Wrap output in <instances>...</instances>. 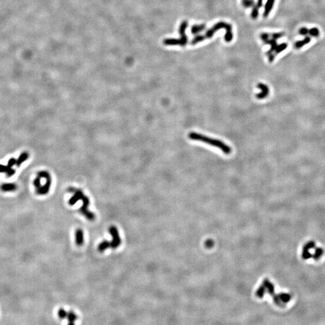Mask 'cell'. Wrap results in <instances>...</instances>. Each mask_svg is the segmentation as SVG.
I'll return each instance as SVG.
<instances>
[{
    "label": "cell",
    "mask_w": 325,
    "mask_h": 325,
    "mask_svg": "<svg viewBox=\"0 0 325 325\" xmlns=\"http://www.w3.org/2000/svg\"><path fill=\"white\" fill-rule=\"evenodd\" d=\"M315 248V243L314 241H309L307 242L303 246V250H310Z\"/></svg>",
    "instance_id": "44dd1931"
},
{
    "label": "cell",
    "mask_w": 325,
    "mask_h": 325,
    "mask_svg": "<svg viewBox=\"0 0 325 325\" xmlns=\"http://www.w3.org/2000/svg\"><path fill=\"white\" fill-rule=\"evenodd\" d=\"M284 36V33H282V32H280V33H274L272 35V39H274L275 40H277L282 37H283Z\"/></svg>",
    "instance_id": "83f0119b"
},
{
    "label": "cell",
    "mask_w": 325,
    "mask_h": 325,
    "mask_svg": "<svg viewBox=\"0 0 325 325\" xmlns=\"http://www.w3.org/2000/svg\"><path fill=\"white\" fill-rule=\"evenodd\" d=\"M257 87L261 91L259 94H256L255 95L256 98L258 99H264L269 95V88L266 84L263 83H259L257 85Z\"/></svg>",
    "instance_id": "8992f818"
},
{
    "label": "cell",
    "mask_w": 325,
    "mask_h": 325,
    "mask_svg": "<svg viewBox=\"0 0 325 325\" xmlns=\"http://www.w3.org/2000/svg\"><path fill=\"white\" fill-rule=\"evenodd\" d=\"M17 189V186L14 183H6L1 186V189L4 192H13Z\"/></svg>",
    "instance_id": "4fadbf2b"
},
{
    "label": "cell",
    "mask_w": 325,
    "mask_h": 325,
    "mask_svg": "<svg viewBox=\"0 0 325 325\" xmlns=\"http://www.w3.org/2000/svg\"><path fill=\"white\" fill-rule=\"evenodd\" d=\"M312 255L310 252L308 250H303L302 253V257L304 259H309L312 258Z\"/></svg>",
    "instance_id": "484cf974"
},
{
    "label": "cell",
    "mask_w": 325,
    "mask_h": 325,
    "mask_svg": "<svg viewBox=\"0 0 325 325\" xmlns=\"http://www.w3.org/2000/svg\"><path fill=\"white\" fill-rule=\"evenodd\" d=\"M0 173H6L7 176L10 177L15 173V170L8 165L4 166L0 164Z\"/></svg>",
    "instance_id": "30bf717a"
},
{
    "label": "cell",
    "mask_w": 325,
    "mask_h": 325,
    "mask_svg": "<svg viewBox=\"0 0 325 325\" xmlns=\"http://www.w3.org/2000/svg\"><path fill=\"white\" fill-rule=\"evenodd\" d=\"M75 243L78 246H81L84 243V233L82 229H77L75 232Z\"/></svg>",
    "instance_id": "ba28073f"
},
{
    "label": "cell",
    "mask_w": 325,
    "mask_h": 325,
    "mask_svg": "<svg viewBox=\"0 0 325 325\" xmlns=\"http://www.w3.org/2000/svg\"><path fill=\"white\" fill-rule=\"evenodd\" d=\"M299 33L301 35L305 36V35H307V34L309 33V29L308 28H305V27H302L299 29Z\"/></svg>",
    "instance_id": "4316f807"
},
{
    "label": "cell",
    "mask_w": 325,
    "mask_h": 325,
    "mask_svg": "<svg viewBox=\"0 0 325 325\" xmlns=\"http://www.w3.org/2000/svg\"><path fill=\"white\" fill-rule=\"evenodd\" d=\"M263 0H258L257 3L254 5L251 13V18L253 19H256L259 15V10L262 6Z\"/></svg>",
    "instance_id": "52a82bcc"
},
{
    "label": "cell",
    "mask_w": 325,
    "mask_h": 325,
    "mask_svg": "<svg viewBox=\"0 0 325 325\" xmlns=\"http://www.w3.org/2000/svg\"><path fill=\"white\" fill-rule=\"evenodd\" d=\"M111 247V243L110 242L107 241V240H104V241H102V242H101L98 246V250L102 252H104L105 251L106 249H107L108 248Z\"/></svg>",
    "instance_id": "2e32d148"
},
{
    "label": "cell",
    "mask_w": 325,
    "mask_h": 325,
    "mask_svg": "<svg viewBox=\"0 0 325 325\" xmlns=\"http://www.w3.org/2000/svg\"><path fill=\"white\" fill-rule=\"evenodd\" d=\"M323 254H324L323 249L322 248H320V247H317V248H315L314 253L312 255V258L314 260L318 261L322 256Z\"/></svg>",
    "instance_id": "5bb4252c"
},
{
    "label": "cell",
    "mask_w": 325,
    "mask_h": 325,
    "mask_svg": "<svg viewBox=\"0 0 325 325\" xmlns=\"http://www.w3.org/2000/svg\"><path fill=\"white\" fill-rule=\"evenodd\" d=\"M264 286L267 288L268 291L271 295H274L275 294V287L274 285L268 279H265L264 281Z\"/></svg>",
    "instance_id": "9a60e30c"
},
{
    "label": "cell",
    "mask_w": 325,
    "mask_h": 325,
    "mask_svg": "<svg viewBox=\"0 0 325 325\" xmlns=\"http://www.w3.org/2000/svg\"><path fill=\"white\" fill-rule=\"evenodd\" d=\"M67 315H68V312L63 308H60L58 310V316L59 318L61 319H63L67 317Z\"/></svg>",
    "instance_id": "d4e9b609"
},
{
    "label": "cell",
    "mask_w": 325,
    "mask_h": 325,
    "mask_svg": "<svg viewBox=\"0 0 325 325\" xmlns=\"http://www.w3.org/2000/svg\"><path fill=\"white\" fill-rule=\"evenodd\" d=\"M220 29H225L226 33L225 35V41L226 42H230L233 39L232 25L225 22L220 21L214 24L210 29L206 31L204 35L195 36L191 41V44L192 45H195L199 42L203 41L204 40L212 38L214 33H216L217 31L219 30Z\"/></svg>",
    "instance_id": "6da1fadb"
},
{
    "label": "cell",
    "mask_w": 325,
    "mask_h": 325,
    "mask_svg": "<svg viewBox=\"0 0 325 325\" xmlns=\"http://www.w3.org/2000/svg\"><path fill=\"white\" fill-rule=\"evenodd\" d=\"M81 200L83 201V205L79 209V212L84 216L87 220L90 221H93L95 219V215L92 212L88 210V206H89L90 204V200L88 198L87 196H86L85 195L83 196V197L81 199Z\"/></svg>",
    "instance_id": "277c9868"
},
{
    "label": "cell",
    "mask_w": 325,
    "mask_h": 325,
    "mask_svg": "<svg viewBox=\"0 0 325 325\" xmlns=\"http://www.w3.org/2000/svg\"><path fill=\"white\" fill-rule=\"evenodd\" d=\"M273 301H274L275 303L276 304V305H278V307H285V304L283 303L281 301V300L280 299L278 295H274V296H273Z\"/></svg>",
    "instance_id": "7402d4cb"
},
{
    "label": "cell",
    "mask_w": 325,
    "mask_h": 325,
    "mask_svg": "<svg viewBox=\"0 0 325 325\" xmlns=\"http://www.w3.org/2000/svg\"><path fill=\"white\" fill-rule=\"evenodd\" d=\"M67 318L68 319V321H69V324H74L75 321L77 320V314L74 312L73 311H69L68 313V315H67Z\"/></svg>",
    "instance_id": "d6986e66"
},
{
    "label": "cell",
    "mask_w": 325,
    "mask_h": 325,
    "mask_svg": "<svg viewBox=\"0 0 325 325\" xmlns=\"http://www.w3.org/2000/svg\"><path fill=\"white\" fill-rule=\"evenodd\" d=\"M278 296H279L280 299L281 300V301L284 304L288 303L291 301V296L288 293H281L278 294Z\"/></svg>",
    "instance_id": "ac0fdd59"
},
{
    "label": "cell",
    "mask_w": 325,
    "mask_h": 325,
    "mask_svg": "<svg viewBox=\"0 0 325 325\" xmlns=\"http://www.w3.org/2000/svg\"><path fill=\"white\" fill-rule=\"evenodd\" d=\"M242 4L246 8H249L253 7L254 4V0H242Z\"/></svg>",
    "instance_id": "603a6c76"
},
{
    "label": "cell",
    "mask_w": 325,
    "mask_h": 325,
    "mask_svg": "<svg viewBox=\"0 0 325 325\" xmlns=\"http://www.w3.org/2000/svg\"><path fill=\"white\" fill-rule=\"evenodd\" d=\"M260 38H261V39L264 42L265 41H266L267 39H269V35L267 33H262L260 35Z\"/></svg>",
    "instance_id": "f546056e"
},
{
    "label": "cell",
    "mask_w": 325,
    "mask_h": 325,
    "mask_svg": "<svg viewBox=\"0 0 325 325\" xmlns=\"http://www.w3.org/2000/svg\"><path fill=\"white\" fill-rule=\"evenodd\" d=\"M16 160L15 158H12L9 160L7 165L9 166L12 167L15 164H16Z\"/></svg>",
    "instance_id": "4dcf8cb0"
},
{
    "label": "cell",
    "mask_w": 325,
    "mask_h": 325,
    "mask_svg": "<svg viewBox=\"0 0 325 325\" xmlns=\"http://www.w3.org/2000/svg\"><path fill=\"white\" fill-rule=\"evenodd\" d=\"M311 38L310 36H307L303 40L299 41H298V42H296V43H295L294 47L296 48V49H300V48H302L305 45L308 44L311 42Z\"/></svg>",
    "instance_id": "7c38bea8"
},
{
    "label": "cell",
    "mask_w": 325,
    "mask_h": 325,
    "mask_svg": "<svg viewBox=\"0 0 325 325\" xmlns=\"http://www.w3.org/2000/svg\"><path fill=\"white\" fill-rule=\"evenodd\" d=\"M108 231L112 236V241L110 242L111 247L113 249H116L121 245V239L119 236V231L114 226H111L109 228Z\"/></svg>",
    "instance_id": "5b68a950"
},
{
    "label": "cell",
    "mask_w": 325,
    "mask_h": 325,
    "mask_svg": "<svg viewBox=\"0 0 325 325\" xmlns=\"http://www.w3.org/2000/svg\"><path fill=\"white\" fill-rule=\"evenodd\" d=\"M275 0H268L266 3L265 5L264 11L263 13V16L264 18H267L269 15L270 14L272 9H273V7L274 6Z\"/></svg>",
    "instance_id": "9c48e42d"
},
{
    "label": "cell",
    "mask_w": 325,
    "mask_h": 325,
    "mask_svg": "<svg viewBox=\"0 0 325 325\" xmlns=\"http://www.w3.org/2000/svg\"><path fill=\"white\" fill-rule=\"evenodd\" d=\"M206 28V25L203 24H198V25H193L192 27L191 28V32L193 35H197L200 32H202Z\"/></svg>",
    "instance_id": "8fae6325"
},
{
    "label": "cell",
    "mask_w": 325,
    "mask_h": 325,
    "mask_svg": "<svg viewBox=\"0 0 325 325\" xmlns=\"http://www.w3.org/2000/svg\"><path fill=\"white\" fill-rule=\"evenodd\" d=\"M309 34L312 37H318L319 36V30L317 28H312L309 29Z\"/></svg>",
    "instance_id": "cb8c5ba5"
},
{
    "label": "cell",
    "mask_w": 325,
    "mask_h": 325,
    "mask_svg": "<svg viewBox=\"0 0 325 325\" xmlns=\"http://www.w3.org/2000/svg\"><path fill=\"white\" fill-rule=\"evenodd\" d=\"M188 137L190 140L200 141L204 143L216 147L217 148L220 149L222 153L226 155H229L232 152L231 147L220 140L212 138L195 132L189 133L188 134Z\"/></svg>",
    "instance_id": "7a4b0ae2"
},
{
    "label": "cell",
    "mask_w": 325,
    "mask_h": 325,
    "mask_svg": "<svg viewBox=\"0 0 325 325\" xmlns=\"http://www.w3.org/2000/svg\"><path fill=\"white\" fill-rule=\"evenodd\" d=\"M264 293H265V287L264 286H261L259 288V290L258 291V296L259 297H260V298H262V297H263V295H264Z\"/></svg>",
    "instance_id": "f1b7e54d"
},
{
    "label": "cell",
    "mask_w": 325,
    "mask_h": 325,
    "mask_svg": "<svg viewBox=\"0 0 325 325\" xmlns=\"http://www.w3.org/2000/svg\"><path fill=\"white\" fill-rule=\"evenodd\" d=\"M187 27H188L187 21H183L181 23L180 28H179V33L180 35V38L179 39H175V38L165 39L163 41V43L165 45H168V46L180 45L181 46H185L188 42V38L186 35V29Z\"/></svg>",
    "instance_id": "3957f363"
},
{
    "label": "cell",
    "mask_w": 325,
    "mask_h": 325,
    "mask_svg": "<svg viewBox=\"0 0 325 325\" xmlns=\"http://www.w3.org/2000/svg\"><path fill=\"white\" fill-rule=\"evenodd\" d=\"M28 157H29V155L27 153H23L22 154H21L19 156V157L18 158V160H16V165L19 167L20 166V165L23 163L25 160H27L28 158Z\"/></svg>",
    "instance_id": "e0dca14e"
},
{
    "label": "cell",
    "mask_w": 325,
    "mask_h": 325,
    "mask_svg": "<svg viewBox=\"0 0 325 325\" xmlns=\"http://www.w3.org/2000/svg\"><path fill=\"white\" fill-rule=\"evenodd\" d=\"M288 47V44L286 43H282L280 45H278L275 51V54H278L279 53H281V52H282L283 51H284Z\"/></svg>",
    "instance_id": "ffe728a7"
}]
</instances>
